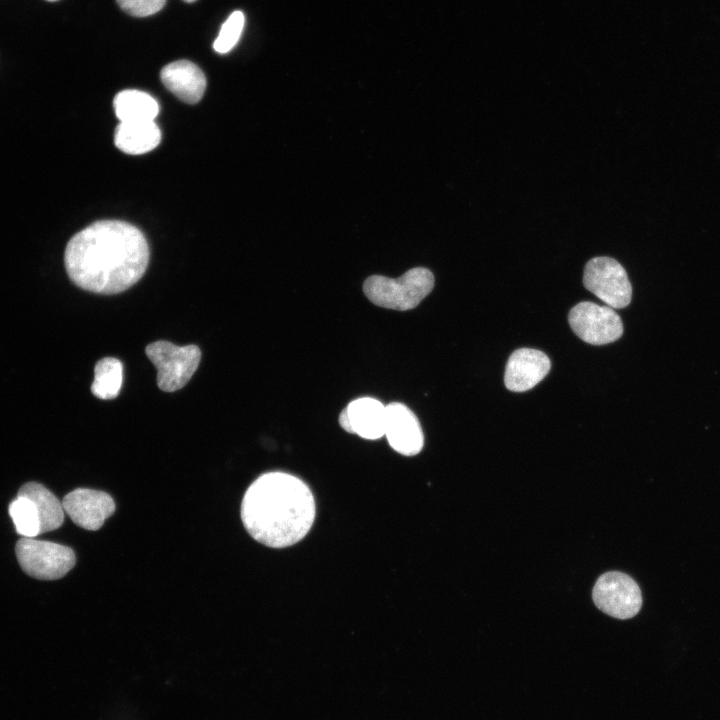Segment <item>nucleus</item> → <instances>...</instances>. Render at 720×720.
<instances>
[{
    "instance_id": "obj_6",
    "label": "nucleus",
    "mask_w": 720,
    "mask_h": 720,
    "mask_svg": "<svg viewBox=\"0 0 720 720\" xmlns=\"http://www.w3.org/2000/svg\"><path fill=\"white\" fill-rule=\"evenodd\" d=\"M583 284L613 309L624 308L631 301L632 286L628 275L613 258L600 256L589 260L584 268Z\"/></svg>"
},
{
    "instance_id": "obj_20",
    "label": "nucleus",
    "mask_w": 720,
    "mask_h": 720,
    "mask_svg": "<svg viewBox=\"0 0 720 720\" xmlns=\"http://www.w3.org/2000/svg\"><path fill=\"white\" fill-rule=\"evenodd\" d=\"M120 8L126 13L136 16H150L160 11L166 0H116Z\"/></svg>"
},
{
    "instance_id": "obj_16",
    "label": "nucleus",
    "mask_w": 720,
    "mask_h": 720,
    "mask_svg": "<svg viewBox=\"0 0 720 720\" xmlns=\"http://www.w3.org/2000/svg\"><path fill=\"white\" fill-rule=\"evenodd\" d=\"M113 106L120 122L154 121L159 113V105L150 94L134 89L119 92Z\"/></svg>"
},
{
    "instance_id": "obj_15",
    "label": "nucleus",
    "mask_w": 720,
    "mask_h": 720,
    "mask_svg": "<svg viewBox=\"0 0 720 720\" xmlns=\"http://www.w3.org/2000/svg\"><path fill=\"white\" fill-rule=\"evenodd\" d=\"M32 501L40 519V532L46 533L59 528L64 521L62 503L45 486L37 482H28L18 491Z\"/></svg>"
},
{
    "instance_id": "obj_5",
    "label": "nucleus",
    "mask_w": 720,
    "mask_h": 720,
    "mask_svg": "<svg viewBox=\"0 0 720 720\" xmlns=\"http://www.w3.org/2000/svg\"><path fill=\"white\" fill-rule=\"evenodd\" d=\"M16 557L22 570L40 580H56L75 565L74 551L65 545L23 537L16 543Z\"/></svg>"
},
{
    "instance_id": "obj_8",
    "label": "nucleus",
    "mask_w": 720,
    "mask_h": 720,
    "mask_svg": "<svg viewBox=\"0 0 720 720\" xmlns=\"http://www.w3.org/2000/svg\"><path fill=\"white\" fill-rule=\"evenodd\" d=\"M573 332L592 345H604L619 339L623 333L620 316L609 306L580 302L569 312Z\"/></svg>"
},
{
    "instance_id": "obj_2",
    "label": "nucleus",
    "mask_w": 720,
    "mask_h": 720,
    "mask_svg": "<svg viewBox=\"0 0 720 720\" xmlns=\"http://www.w3.org/2000/svg\"><path fill=\"white\" fill-rule=\"evenodd\" d=\"M316 514L314 496L300 478L280 471L260 475L246 490L241 519L259 543L285 548L301 541Z\"/></svg>"
},
{
    "instance_id": "obj_21",
    "label": "nucleus",
    "mask_w": 720,
    "mask_h": 720,
    "mask_svg": "<svg viewBox=\"0 0 720 720\" xmlns=\"http://www.w3.org/2000/svg\"><path fill=\"white\" fill-rule=\"evenodd\" d=\"M184 1H185V2H188V3H192V2H194V1H196V0H184Z\"/></svg>"
},
{
    "instance_id": "obj_13",
    "label": "nucleus",
    "mask_w": 720,
    "mask_h": 720,
    "mask_svg": "<svg viewBox=\"0 0 720 720\" xmlns=\"http://www.w3.org/2000/svg\"><path fill=\"white\" fill-rule=\"evenodd\" d=\"M164 86L188 104L199 102L206 89L202 70L188 60H178L164 66L160 73Z\"/></svg>"
},
{
    "instance_id": "obj_1",
    "label": "nucleus",
    "mask_w": 720,
    "mask_h": 720,
    "mask_svg": "<svg viewBox=\"0 0 720 720\" xmlns=\"http://www.w3.org/2000/svg\"><path fill=\"white\" fill-rule=\"evenodd\" d=\"M149 262V246L135 226L119 220L95 222L68 242L65 268L78 287L117 294L138 282Z\"/></svg>"
},
{
    "instance_id": "obj_19",
    "label": "nucleus",
    "mask_w": 720,
    "mask_h": 720,
    "mask_svg": "<svg viewBox=\"0 0 720 720\" xmlns=\"http://www.w3.org/2000/svg\"><path fill=\"white\" fill-rule=\"evenodd\" d=\"M244 14L242 11L236 10L230 14L228 19L222 24L217 38L213 43V48L217 53H228L239 41L244 27Z\"/></svg>"
},
{
    "instance_id": "obj_4",
    "label": "nucleus",
    "mask_w": 720,
    "mask_h": 720,
    "mask_svg": "<svg viewBox=\"0 0 720 720\" xmlns=\"http://www.w3.org/2000/svg\"><path fill=\"white\" fill-rule=\"evenodd\" d=\"M145 352L157 369V385L165 392H174L184 387L197 370L201 359L198 346H178L164 340L148 344Z\"/></svg>"
},
{
    "instance_id": "obj_10",
    "label": "nucleus",
    "mask_w": 720,
    "mask_h": 720,
    "mask_svg": "<svg viewBox=\"0 0 720 720\" xmlns=\"http://www.w3.org/2000/svg\"><path fill=\"white\" fill-rule=\"evenodd\" d=\"M385 436L390 447L405 456L418 454L424 445V435L418 418L400 402L386 405Z\"/></svg>"
},
{
    "instance_id": "obj_22",
    "label": "nucleus",
    "mask_w": 720,
    "mask_h": 720,
    "mask_svg": "<svg viewBox=\"0 0 720 720\" xmlns=\"http://www.w3.org/2000/svg\"><path fill=\"white\" fill-rule=\"evenodd\" d=\"M47 1L54 2V1H58V0H47Z\"/></svg>"
},
{
    "instance_id": "obj_11",
    "label": "nucleus",
    "mask_w": 720,
    "mask_h": 720,
    "mask_svg": "<svg viewBox=\"0 0 720 720\" xmlns=\"http://www.w3.org/2000/svg\"><path fill=\"white\" fill-rule=\"evenodd\" d=\"M386 406L371 397L351 401L339 415L340 426L348 433L376 440L385 435Z\"/></svg>"
},
{
    "instance_id": "obj_17",
    "label": "nucleus",
    "mask_w": 720,
    "mask_h": 720,
    "mask_svg": "<svg viewBox=\"0 0 720 720\" xmlns=\"http://www.w3.org/2000/svg\"><path fill=\"white\" fill-rule=\"evenodd\" d=\"M123 381V365L113 357L100 359L94 368V381L91 392L102 400H111L118 396Z\"/></svg>"
},
{
    "instance_id": "obj_12",
    "label": "nucleus",
    "mask_w": 720,
    "mask_h": 720,
    "mask_svg": "<svg viewBox=\"0 0 720 720\" xmlns=\"http://www.w3.org/2000/svg\"><path fill=\"white\" fill-rule=\"evenodd\" d=\"M551 363L548 356L536 349L520 348L509 357L504 383L513 392H524L536 386L548 374Z\"/></svg>"
},
{
    "instance_id": "obj_3",
    "label": "nucleus",
    "mask_w": 720,
    "mask_h": 720,
    "mask_svg": "<svg viewBox=\"0 0 720 720\" xmlns=\"http://www.w3.org/2000/svg\"><path fill=\"white\" fill-rule=\"evenodd\" d=\"M433 287V273L425 267H415L397 279L372 275L365 280L363 291L379 307L406 311L415 308Z\"/></svg>"
},
{
    "instance_id": "obj_14",
    "label": "nucleus",
    "mask_w": 720,
    "mask_h": 720,
    "mask_svg": "<svg viewBox=\"0 0 720 720\" xmlns=\"http://www.w3.org/2000/svg\"><path fill=\"white\" fill-rule=\"evenodd\" d=\"M161 141L154 121L119 122L115 129L116 147L126 154L139 155L153 150Z\"/></svg>"
},
{
    "instance_id": "obj_18",
    "label": "nucleus",
    "mask_w": 720,
    "mask_h": 720,
    "mask_svg": "<svg viewBox=\"0 0 720 720\" xmlns=\"http://www.w3.org/2000/svg\"><path fill=\"white\" fill-rule=\"evenodd\" d=\"M9 514L21 536L34 538L41 534L39 515L30 499L17 495L9 505Z\"/></svg>"
},
{
    "instance_id": "obj_9",
    "label": "nucleus",
    "mask_w": 720,
    "mask_h": 720,
    "mask_svg": "<svg viewBox=\"0 0 720 720\" xmlns=\"http://www.w3.org/2000/svg\"><path fill=\"white\" fill-rule=\"evenodd\" d=\"M64 512L79 527L95 531L115 511L113 498L104 491L78 488L68 493L62 501Z\"/></svg>"
},
{
    "instance_id": "obj_7",
    "label": "nucleus",
    "mask_w": 720,
    "mask_h": 720,
    "mask_svg": "<svg viewBox=\"0 0 720 720\" xmlns=\"http://www.w3.org/2000/svg\"><path fill=\"white\" fill-rule=\"evenodd\" d=\"M592 598L602 612L617 619L632 618L642 606L638 584L619 571L602 574L593 587Z\"/></svg>"
}]
</instances>
